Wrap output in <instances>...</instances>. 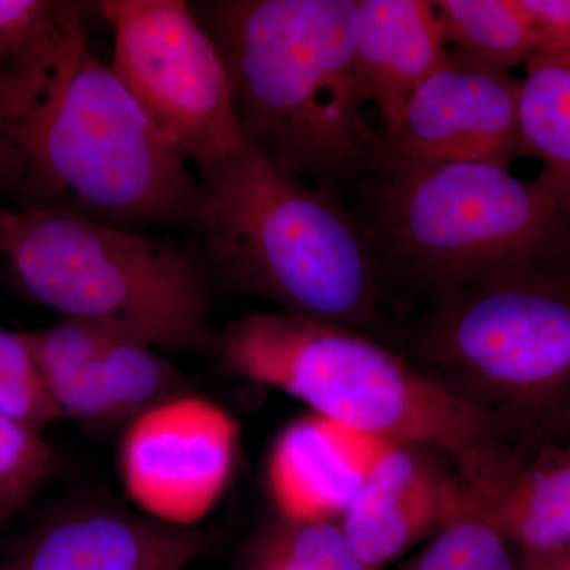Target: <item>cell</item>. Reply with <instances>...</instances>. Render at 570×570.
I'll list each match as a JSON object with an SVG mask.
<instances>
[{
  "label": "cell",
  "instance_id": "1",
  "mask_svg": "<svg viewBox=\"0 0 570 570\" xmlns=\"http://www.w3.org/2000/svg\"><path fill=\"white\" fill-rule=\"evenodd\" d=\"M85 18L0 66V195L13 209L75 214L127 230L197 227V175L92 51Z\"/></svg>",
  "mask_w": 570,
  "mask_h": 570
},
{
  "label": "cell",
  "instance_id": "2",
  "mask_svg": "<svg viewBox=\"0 0 570 570\" xmlns=\"http://www.w3.org/2000/svg\"><path fill=\"white\" fill-rule=\"evenodd\" d=\"M197 17L243 135L344 204L381 149L356 67V0H216Z\"/></svg>",
  "mask_w": 570,
  "mask_h": 570
},
{
  "label": "cell",
  "instance_id": "3",
  "mask_svg": "<svg viewBox=\"0 0 570 570\" xmlns=\"http://www.w3.org/2000/svg\"><path fill=\"white\" fill-rule=\"evenodd\" d=\"M344 205L396 322L505 266L570 254V206L497 165L379 153Z\"/></svg>",
  "mask_w": 570,
  "mask_h": 570
},
{
  "label": "cell",
  "instance_id": "4",
  "mask_svg": "<svg viewBox=\"0 0 570 570\" xmlns=\"http://www.w3.org/2000/svg\"><path fill=\"white\" fill-rule=\"evenodd\" d=\"M197 178L204 197L197 228L209 268L228 291L392 348L396 317L340 198L285 170L247 138Z\"/></svg>",
  "mask_w": 570,
  "mask_h": 570
},
{
  "label": "cell",
  "instance_id": "5",
  "mask_svg": "<svg viewBox=\"0 0 570 570\" xmlns=\"http://www.w3.org/2000/svg\"><path fill=\"white\" fill-rule=\"evenodd\" d=\"M392 348L515 441L558 433L570 407V254L505 266L411 311Z\"/></svg>",
  "mask_w": 570,
  "mask_h": 570
},
{
  "label": "cell",
  "instance_id": "6",
  "mask_svg": "<svg viewBox=\"0 0 570 570\" xmlns=\"http://www.w3.org/2000/svg\"><path fill=\"white\" fill-rule=\"evenodd\" d=\"M228 373L283 390L316 415L448 453L456 466L515 441L373 337L298 314H253L219 333Z\"/></svg>",
  "mask_w": 570,
  "mask_h": 570
},
{
  "label": "cell",
  "instance_id": "7",
  "mask_svg": "<svg viewBox=\"0 0 570 570\" xmlns=\"http://www.w3.org/2000/svg\"><path fill=\"white\" fill-rule=\"evenodd\" d=\"M2 254L41 305L151 347L217 355L205 266L170 239L88 217L2 208Z\"/></svg>",
  "mask_w": 570,
  "mask_h": 570
},
{
  "label": "cell",
  "instance_id": "8",
  "mask_svg": "<svg viewBox=\"0 0 570 570\" xmlns=\"http://www.w3.org/2000/svg\"><path fill=\"white\" fill-rule=\"evenodd\" d=\"M97 9L115 32L112 71L197 174L245 146L223 58L193 7L107 0Z\"/></svg>",
  "mask_w": 570,
  "mask_h": 570
},
{
  "label": "cell",
  "instance_id": "9",
  "mask_svg": "<svg viewBox=\"0 0 570 570\" xmlns=\"http://www.w3.org/2000/svg\"><path fill=\"white\" fill-rule=\"evenodd\" d=\"M521 80L453 51L409 99L395 132L381 137L393 160L478 163L508 168L524 157Z\"/></svg>",
  "mask_w": 570,
  "mask_h": 570
},
{
  "label": "cell",
  "instance_id": "10",
  "mask_svg": "<svg viewBox=\"0 0 570 570\" xmlns=\"http://www.w3.org/2000/svg\"><path fill=\"white\" fill-rule=\"evenodd\" d=\"M234 420L208 401H171L149 409L127 431V493L157 519L193 524L223 493L234 466Z\"/></svg>",
  "mask_w": 570,
  "mask_h": 570
},
{
  "label": "cell",
  "instance_id": "11",
  "mask_svg": "<svg viewBox=\"0 0 570 570\" xmlns=\"http://www.w3.org/2000/svg\"><path fill=\"white\" fill-rule=\"evenodd\" d=\"M22 337L62 414L99 419L132 411L174 379L151 346L91 322L62 318Z\"/></svg>",
  "mask_w": 570,
  "mask_h": 570
},
{
  "label": "cell",
  "instance_id": "12",
  "mask_svg": "<svg viewBox=\"0 0 570 570\" xmlns=\"http://www.w3.org/2000/svg\"><path fill=\"white\" fill-rule=\"evenodd\" d=\"M438 452L393 442L344 512L341 530L367 569L395 560L460 515L459 480L450 479Z\"/></svg>",
  "mask_w": 570,
  "mask_h": 570
},
{
  "label": "cell",
  "instance_id": "13",
  "mask_svg": "<svg viewBox=\"0 0 570 570\" xmlns=\"http://www.w3.org/2000/svg\"><path fill=\"white\" fill-rule=\"evenodd\" d=\"M512 441L459 468L461 504L521 553L570 546V453Z\"/></svg>",
  "mask_w": 570,
  "mask_h": 570
},
{
  "label": "cell",
  "instance_id": "14",
  "mask_svg": "<svg viewBox=\"0 0 570 570\" xmlns=\"http://www.w3.org/2000/svg\"><path fill=\"white\" fill-rule=\"evenodd\" d=\"M392 444L321 415L298 420L277 441L269 464L277 505L294 523L344 515Z\"/></svg>",
  "mask_w": 570,
  "mask_h": 570
},
{
  "label": "cell",
  "instance_id": "15",
  "mask_svg": "<svg viewBox=\"0 0 570 570\" xmlns=\"http://www.w3.org/2000/svg\"><path fill=\"white\" fill-rule=\"evenodd\" d=\"M449 50L430 0H356L355 59L381 137L395 132L404 108L441 69Z\"/></svg>",
  "mask_w": 570,
  "mask_h": 570
},
{
  "label": "cell",
  "instance_id": "16",
  "mask_svg": "<svg viewBox=\"0 0 570 570\" xmlns=\"http://www.w3.org/2000/svg\"><path fill=\"white\" fill-rule=\"evenodd\" d=\"M202 543L189 535L96 515L45 528L0 570H183Z\"/></svg>",
  "mask_w": 570,
  "mask_h": 570
},
{
  "label": "cell",
  "instance_id": "17",
  "mask_svg": "<svg viewBox=\"0 0 570 570\" xmlns=\"http://www.w3.org/2000/svg\"><path fill=\"white\" fill-rule=\"evenodd\" d=\"M520 129L524 157L542 163L538 178L570 206V47L524 62Z\"/></svg>",
  "mask_w": 570,
  "mask_h": 570
},
{
  "label": "cell",
  "instance_id": "18",
  "mask_svg": "<svg viewBox=\"0 0 570 570\" xmlns=\"http://www.w3.org/2000/svg\"><path fill=\"white\" fill-rule=\"evenodd\" d=\"M445 43L466 61L512 73L534 55L535 37L519 0H434Z\"/></svg>",
  "mask_w": 570,
  "mask_h": 570
},
{
  "label": "cell",
  "instance_id": "19",
  "mask_svg": "<svg viewBox=\"0 0 570 570\" xmlns=\"http://www.w3.org/2000/svg\"><path fill=\"white\" fill-rule=\"evenodd\" d=\"M512 543L487 521L461 510L436 538L400 570H517Z\"/></svg>",
  "mask_w": 570,
  "mask_h": 570
},
{
  "label": "cell",
  "instance_id": "20",
  "mask_svg": "<svg viewBox=\"0 0 570 570\" xmlns=\"http://www.w3.org/2000/svg\"><path fill=\"white\" fill-rule=\"evenodd\" d=\"M0 412L39 431L62 417L22 333L0 328Z\"/></svg>",
  "mask_w": 570,
  "mask_h": 570
},
{
  "label": "cell",
  "instance_id": "21",
  "mask_svg": "<svg viewBox=\"0 0 570 570\" xmlns=\"http://www.w3.org/2000/svg\"><path fill=\"white\" fill-rule=\"evenodd\" d=\"M91 7L55 0H0V66L39 50Z\"/></svg>",
  "mask_w": 570,
  "mask_h": 570
},
{
  "label": "cell",
  "instance_id": "22",
  "mask_svg": "<svg viewBox=\"0 0 570 570\" xmlns=\"http://www.w3.org/2000/svg\"><path fill=\"white\" fill-rule=\"evenodd\" d=\"M371 570L352 550L340 524L333 521L296 523L273 546L266 569Z\"/></svg>",
  "mask_w": 570,
  "mask_h": 570
},
{
  "label": "cell",
  "instance_id": "23",
  "mask_svg": "<svg viewBox=\"0 0 570 570\" xmlns=\"http://www.w3.org/2000/svg\"><path fill=\"white\" fill-rule=\"evenodd\" d=\"M51 463V450L37 431L0 412V497L21 505Z\"/></svg>",
  "mask_w": 570,
  "mask_h": 570
},
{
  "label": "cell",
  "instance_id": "24",
  "mask_svg": "<svg viewBox=\"0 0 570 570\" xmlns=\"http://www.w3.org/2000/svg\"><path fill=\"white\" fill-rule=\"evenodd\" d=\"M535 37L534 52L570 47V0H519Z\"/></svg>",
  "mask_w": 570,
  "mask_h": 570
},
{
  "label": "cell",
  "instance_id": "25",
  "mask_svg": "<svg viewBox=\"0 0 570 570\" xmlns=\"http://www.w3.org/2000/svg\"><path fill=\"white\" fill-rule=\"evenodd\" d=\"M517 570H570V546L538 553H521Z\"/></svg>",
  "mask_w": 570,
  "mask_h": 570
},
{
  "label": "cell",
  "instance_id": "26",
  "mask_svg": "<svg viewBox=\"0 0 570 570\" xmlns=\"http://www.w3.org/2000/svg\"><path fill=\"white\" fill-rule=\"evenodd\" d=\"M17 502L10 501V499L0 497V527H2L3 521L9 519L11 512L18 508Z\"/></svg>",
  "mask_w": 570,
  "mask_h": 570
},
{
  "label": "cell",
  "instance_id": "27",
  "mask_svg": "<svg viewBox=\"0 0 570 570\" xmlns=\"http://www.w3.org/2000/svg\"><path fill=\"white\" fill-rule=\"evenodd\" d=\"M560 431H569L570 433V407L566 412L564 417L561 420Z\"/></svg>",
  "mask_w": 570,
  "mask_h": 570
},
{
  "label": "cell",
  "instance_id": "28",
  "mask_svg": "<svg viewBox=\"0 0 570 570\" xmlns=\"http://www.w3.org/2000/svg\"><path fill=\"white\" fill-rule=\"evenodd\" d=\"M0 217H2V208H0ZM0 254H2V224H0Z\"/></svg>",
  "mask_w": 570,
  "mask_h": 570
},
{
  "label": "cell",
  "instance_id": "29",
  "mask_svg": "<svg viewBox=\"0 0 570 570\" xmlns=\"http://www.w3.org/2000/svg\"><path fill=\"white\" fill-rule=\"evenodd\" d=\"M265 570H284V569L269 568V569H265Z\"/></svg>",
  "mask_w": 570,
  "mask_h": 570
}]
</instances>
